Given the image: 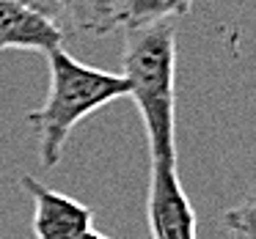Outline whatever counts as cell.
Masks as SVG:
<instances>
[{
  "label": "cell",
  "instance_id": "obj_1",
  "mask_svg": "<svg viewBox=\"0 0 256 239\" xmlns=\"http://www.w3.org/2000/svg\"><path fill=\"white\" fill-rule=\"evenodd\" d=\"M122 77L146 129L152 160L176 162V25L124 28Z\"/></svg>",
  "mask_w": 256,
  "mask_h": 239
},
{
  "label": "cell",
  "instance_id": "obj_2",
  "mask_svg": "<svg viewBox=\"0 0 256 239\" xmlns=\"http://www.w3.org/2000/svg\"><path fill=\"white\" fill-rule=\"evenodd\" d=\"M47 72L50 88L44 105L30 110L25 118L39 140L42 165L56 168L64 157L72 129L100 107L127 96V80L116 72H105L78 61L64 47L47 52Z\"/></svg>",
  "mask_w": 256,
  "mask_h": 239
},
{
  "label": "cell",
  "instance_id": "obj_3",
  "mask_svg": "<svg viewBox=\"0 0 256 239\" xmlns=\"http://www.w3.org/2000/svg\"><path fill=\"white\" fill-rule=\"evenodd\" d=\"M152 239H196V212L176 173V162L152 160L146 195Z\"/></svg>",
  "mask_w": 256,
  "mask_h": 239
},
{
  "label": "cell",
  "instance_id": "obj_4",
  "mask_svg": "<svg viewBox=\"0 0 256 239\" xmlns=\"http://www.w3.org/2000/svg\"><path fill=\"white\" fill-rule=\"evenodd\" d=\"M22 190L34 201V237L36 239H78L94 226V212L86 204L47 187L36 176H20Z\"/></svg>",
  "mask_w": 256,
  "mask_h": 239
},
{
  "label": "cell",
  "instance_id": "obj_5",
  "mask_svg": "<svg viewBox=\"0 0 256 239\" xmlns=\"http://www.w3.org/2000/svg\"><path fill=\"white\" fill-rule=\"evenodd\" d=\"M64 47V30L17 0H0V52H52Z\"/></svg>",
  "mask_w": 256,
  "mask_h": 239
},
{
  "label": "cell",
  "instance_id": "obj_6",
  "mask_svg": "<svg viewBox=\"0 0 256 239\" xmlns=\"http://www.w3.org/2000/svg\"><path fill=\"white\" fill-rule=\"evenodd\" d=\"M64 28L86 36H108L122 25L124 0H58Z\"/></svg>",
  "mask_w": 256,
  "mask_h": 239
},
{
  "label": "cell",
  "instance_id": "obj_7",
  "mask_svg": "<svg viewBox=\"0 0 256 239\" xmlns=\"http://www.w3.org/2000/svg\"><path fill=\"white\" fill-rule=\"evenodd\" d=\"M193 0H124V28H144L154 22H174L176 17H188Z\"/></svg>",
  "mask_w": 256,
  "mask_h": 239
},
{
  "label": "cell",
  "instance_id": "obj_8",
  "mask_svg": "<svg viewBox=\"0 0 256 239\" xmlns=\"http://www.w3.org/2000/svg\"><path fill=\"white\" fill-rule=\"evenodd\" d=\"M220 223L232 239H256V190L226 209Z\"/></svg>",
  "mask_w": 256,
  "mask_h": 239
},
{
  "label": "cell",
  "instance_id": "obj_9",
  "mask_svg": "<svg viewBox=\"0 0 256 239\" xmlns=\"http://www.w3.org/2000/svg\"><path fill=\"white\" fill-rule=\"evenodd\" d=\"M17 3H22V6L34 8V11H39L42 17H47L50 22H56L61 30L64 28V19H61V8H58V0H17Z\"/></svg>",
  "mask_w": 256,
  "mask_h": 239
},
{
  "label": "cell",
  "instance_id": "obj_10",
  "mask_svg": "<svg viewBox=\"0 0 256 239\" xmlns=\"http://www.w3.org/2000/svg\"><path fill=\"white\" fill-rule=\"evenodd\" d=\"M78 239H110V237H105V234H100V231H94V228H88V231L80 234Z\"/></svg>",
  "mask_w": 256,
  "mask_h": 239
}]
</instances>
